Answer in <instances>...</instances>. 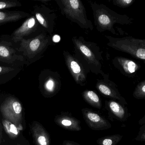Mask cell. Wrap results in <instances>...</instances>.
Segmentation results:
<instances>
[{
  "label": "cell",
  "mask_w": 145,
  "mask_h": 145,
  "mask_svg": "<svg viewBox=\"0 0 145 145\" xmlns=\"http://www.w3.org/2000/svg\"><path fill=\"white\" fill-rule=\"evenodd\" d=\"M74 56L82 63L87 73L103 75L101 62L103 60L100 48L96 43L86 41L82 36H74Z\"/></svg>",
  "instance_id": "cell-1"
},
{
  "label": "cell",
  "mask_w": 145,
  "mask_h": 145,
  "mask_svg": "<svg viewBox=\"0 0 145 145\" xmlns=\"http://www.w3.org/2000/svg\"><path fill=\"white\" fill-rule=\"evenodd\" d=\"M89 3L93 12L95 26L99 32L109 31L117 35L118 34L114 29V25H129L133 23V19L127 14L118 13L102 3L91 1Z\"/></svg>",
  "instance_id": "cell-2"
},
{
  "label": "cell",
  "mask_w": 145,
  "mask_h": 145,
  "mask_svg": "<svg viewBox=\"0 0 145 145\" xmlns=\"http://www.w3.org/2000/svg\"><path fill=\"white\" fill-rule=\"evenodd\" d=\"M52 43L50 34L42 31L33 37L20 40L19 51L29 66L42 58Z\"/></svg>",
  "instance_id": "cell-3"
},
{
  "label": "cell",
  "mask_w": 145,
  "mask_h": 145,
  "mask_svg": "<svg viewBox=\"0 0 145 145\" xmlns=\"http://www.w3.org/2000/svg\"><path fill=\"white\" fill-rule=\"evenodd\" d=\"M62 15L84 30H93V23L88 18L83 3L80 0H55Z\"/></svg>",
  "instance_id": "cell-4"
},
{
  "label": "cell",
  "mask_w": 145,
  "mask_h": 145,
  "mask_svg": "<svg viewBox=\"0 0 145 145\" xmlns=\"http://www.w3.org/2000/svg\"><path fill=\"white\" fill-rule=\"evenodd\" d=\"M105 37L108 41L106 44L110 47L145 61V39L132 36L116 37L105 35Z\"/></svg>",
  "instance_id": "cell-5"
},
{
  "label": "cell",
  "mask_w": 145,
  "mask_h": 145,
  "mask_svg": "<svg viewBox=\"0 0 145 145\" xmlns=\"http://www.w3.org/2000/svg\"><path fill=\"white\" fill-rule=\"evenodd\" d=\"M18 48V43L14 42L10 35H0V65L19 67L28 66Z\"/></svg>",
  "instance_id": "cell-6"
},
{
  "label": "cell",
  "mask_w": 145,
  "mask_h": 145,
  "mask_svg": "<svg viewBox=\"0 0 145 145\" xmlns=\"http://www.w3.org/2000/svg\"><path fill=\"white\" fill-rule=\"evenodd\" d=\"M38 80L40 89L45 96L56 94L61 88V77L57 72L44 70L40 73Z\"/></svg>",
  "instance_id": "cell-7"
},
{
  "label": "cell",
  "mask_w": 145,
  "mask_h": 145,
  "mask_svg": "<svg viewBox=\"0 0 145 145\" xmlns=\"http://www.w3.org/2000/svg\"><path fill=\"white\" fill-rule=\"evenodd\" d=\"M44 31L33 14L27 18L18 28L10 35L14 42L18 43L23 39L33 37L41 31Z\"/></svg>",
  "instance_id": "cell-8"
},
{
  "label": "cell",
  "mask_w": 145,
  "mask_h": 145,
  "mask_svg": "<svg viewBox=\"0 0 145 145\" xmlns=\"http://www.w3.org/2000/svg\"><path fill=\"white\" fill-rule=\"evenodd\" d=\"M33 14L44 31L51 35L55 28L57 14L53 10L43 4L36 5L33 7Z\"/></svg>",
  "instance_id": "cell-9"
},
{
  "label": "cell",
  "mask_w": 145,
  "mask_h": 145,
  "mask_svg": "<svg viewBox=\"0 0 145 145\" xmlns=\"http://www.w3.org/2000/svg\"><path fill=\"white\" fill-rule=\"evenodd\" d=\"M1 111L4 119L23 127L21 124L23 108L18 99L12 97L6 99L1 105Z\"/></svg>",
  "instance_id": "cell-10"
},
{
  "label": "cell",
  "mask_w": 145,
  "mask_h": 145,
  "mask_svg": "<svg viewBox=\"0 0 145 145\" xmlns=\"http://www.w3.org/2000/svg\"><path fill=\"white\" fill-rule=\"evenodd\" d=\"M63 54L66 66L75 82L80 86H85L88 73L82 63L68 51H64Z\"/></svg>",
  "instance_id": "cell-11"
},
{
  "label": "cell",
  "mask_w": 145,
  "mask_h": 145,
  "mask_svg": "<svg viewBox=\"0 0 145 145\" xmlns=\"http://www.w3.org/2000/svg\"><path fill=\"white\" fill-rule=\"evenodd\" d=\"M103 78L97 79L96 89L102 94L118 100L124 105L127 104L125 99L121 96L115 83L109 79V74H104Z\"/></svg>",
  "instance_id": "cell-12"
},
{
  "label": "cell",
  "mask_w": 145,
  "mask_h": 145,
  "mask_svg": "<svg viewBox=\"0 0 145 145\" xmlns=\"http://www.w3.org/2000/svg\"><path fill=\"white\" fill-rule=\"evenodd\" d=\"M112 62L116 69L123 75L128 77H135L140 68V66L135 61L121 56L115 57Z\"/></svg>",
  "instance_id": "cell-13"
},
{
  "label": "cell",
  "mask_w": 145,
  "mask_h": 145,
  "mask_svg": "<svg viewBox=\"0 0 145 145\" xmlns=\"http://www.w3.org/2000/svg\"><path fill=\"white\" fill-rule=\"evenodd\" d=\"M84 118L89 127L94 130H105L111 127L110 123L97 113L88 109L82 110Z\"/></svg>",
  "instance_id": "cell-14"
},
{
  "label": "cell",
  "mask_w": 145,
  "mask_h": 145,
  "mask_svg": "<svg viewBox=\"0 0 145 145\" xmlns=\"http://www.w3.org/2000/svg\"><path fill=\"white\" fill-rule=\"evenodd\" d=\"M107 104L110 111L118 121H126L130 117L131 115L128 108L120 102L110 100L108 101Z\"/></svg>",
  "instance_id": "cell-15"
},
{
  "label": "cell",
  "mask_w": 145,
  "mask_h": 145,
  "mask_svg": "<svg viewBox=\"0 0 145 145\" xmlns=\"http://www.w3.org/2000/svg\"><path fill=\"white\" fill-rule=\"evenodd\" d=\"M31 15V14L22 11L7 10L0 11V26L17 22L22 19L28 18Z\"/></svg>",
  "instance_id": "cell-16"
},
{
  "label": "cell",
  "mask_w": 145,
  "mask_h": 145,
  "mask_svg": "<svg viewBox=\"0 0 145 145\" xmlns=\"http://www.w3.org/2000/svg\"><path fill=\"white\" fill-rule=\"evenodd\" d=\"M31 132L36 145H50L49 135L40 124L34 123L31 127Z\"/></svg>",
  "instance_id": "cell-17"
},
{
  "label": "cell",
  "mask_w": 145,
  "mask_h": 145,
  "mask_svg": "<svg viewBox=\"0 0 145 145\" xmlns=\"http://www.w3.org/2000/svg\"><path fill=\"white\" fill-rule=\"evenodd\" d=\"M23 68L0 65V84L6 83L13 79L23 70Z\"/></svg>",
  "instance_id": "cell-18"
},
{
  "label": "cell",
  "mask_w": 145,
  "mask_h": 145,
  "mask_svg": "<svg viewBox=\"0 0 145 145\" xmlns=\"http://www.w3.org/2000/svg\"><path fill=\"white\" fill-rule=\"evenodd\" d=\"M55 122L63 128L73 131L81 130L80 122L73 117L66 115L59 116L55 118Z\"/></svg>",
  "instance_id": "cell-19"
},
{
  "label": "cell",
  "mask_w": 145,
  "mask_h": 145,
  "mask_svg": "<svg viewBox=\"0 0 145 145\" xmlns=\"http://www.w3.org/2000/svg\"><path fill=\"white\" fill-rule=\"evenodd\" d=\"M2 121L5 132L11 138H15L18 137L20 133V131L23 129V127H18L6 119H3Z\"/></svg>",
  "instance_id": "cell-20"
},
{
  "label": "cell",
  "mask_w": 145,
  "mask_h": 145,
  "mask_svg": "<svg viewBox=\"0 0 145 145\" xmlns=\"http://www.w3.org/2000/svg\"><path fill=\"white\" fill-rule=\"evenodd\" d=\"M84 99L89 104L95 108L100 109L101 107V102L97 94L91 90H85L82 94Z\"/></svg>",
  "instance_id": "cell-21"
},
{
  "label": "cell",
  "mask_w": 145,
  "mask_h": 145,
  "mask_svg": "<svg viewBox=\"0 0 145 145\" xmlns=\"http://www.w3.org/2000/svg\"><path fill=\"white\" fill-rule=\"evenodd\" d=\"M133 96L137 99H145V79L137 85L133 93Z\"/></svg>",
  "instance_id": "cell-22"
},
{
  "label": "cell",
  "mask_w": 145,
  "mask_h": 145,
  "mask_svg": "<svg viewBox=\"0 0 145 145\" xmlns=\"http://www.w3.org/2000/svg\"><path fill=\"white\" fill-rule=\"evenodd\" d=\"M123 136L120 135H115L108 136L101 139V145H116L122 139Z\"/></svg>",
  "instance_id": "cell-23"
},
{
  "label": "cell",
  "mask_w": 145,
  "mask_h": 145,
  "mask_svg": "<svg viewBox=\"0 0 145 145\" xmlns=\"http://www.w3.org/2000/svg\"><path fill=\"white\" fill-rule=\"evenodd\" d=\"M21 6V3L18 0H0V11Z\"/></svg>",
  "instance_id": "cell-24"
},
{
  "label": "cell",
  "mask_w": 145,
  "mask_h": 145,
  "mask_svg": "<svg viewBox=\"0 0 145 145\" xmlns=\"http://www.w3.org/2000/svg\"><path fill=\"white\" fill-rule=\"evenodd\" d=\"M135 0H113V5L122 8H127L133 5Z\"/></svg>",
  "instance_id": "cell-25"
},
{
  "label": "cell",
  "mask_w": 145,
  "mask_h": 145,
  "mask_svg": "<svg viewBox=\"0 0 145 145\" xmlns=\"http://www.w3.org/2000/svg\"><path fill=\"white\" fill-rule=\"evenodd\" d=\"M135 140L136 141L144 142L145 141V132L138 133Z\"/></svg>",
  "instance_id": "cell-26"
},
{
  "label": "cell",
  "mask_w": 145,
  "mask_h": 145,
  "mask_svg": "<svg viewBox=\"0 0 145 145\" xmlns=\"http://www.w3.org/2000/svg\"><path fill=\"white\" fill-rule=\"evenodd\" d=\"M52 40L53 42H59L60 40V37L58 35H54L53 37H52Z\"/></svg>",
  "instance_id": "cell-27"
},
{
  "label": "cell",
  "mask_w": 145,
  "mask_h": 145,
  "mask_svg": "<svg viewBox=\"0 0 145 145\" xmlns=\"http://www.w3.org/2000/svg\"><path fill=\"white\" fill-rule=\"evenodd\" d=\"M139 123L140 125H144V124L145 123V115L144 116V117L143 118H141L140 120L139 121Z\"/></svg>",
  "instance_id": "cell-28"
},
{
  "label": "cell",
  "mask_w": 145,
  "mask_h": 145,
  "mask_svg": "<svg viewBox=\"0 0 145 145\" xmlns=\"http://www.w3.org/2000/svg\"><path fill=\"white\" fill-rule=\"evenodd\" d=\"M145 132V123L144 125H142L139 129V133H143Z\"/></svg>",
  "instance_id": "cell-29"
},
{
  "label": "cell",
  "mask_w": 145,
  "mask_h": 145,
  "mask_svg": "<svg viewBox=\"0 0 145 145\" xmlns=\"http://www.w3.org/2000/svg\"><path fill=\"white\" fill-rule=\"evenodd\" d=\"M51 1V0H42V1H40L39 0V1L45 3L46 2L49 1Z\"/></svg>",
  "instance_id": "cell-30"
},
{
  "label": "cell",
  "mask_w": 145,
  "mask_h": 145,
  "mask_svg": "<svg viewBox=\"0 0 145 145\" xmlns=\"http://www.w3.org/2000/svg\"><path fill=\"white\" fill-rule=\"evenodd\" d=\"M66 145H74L72 144H71V143H67V144H66Z\"/></svg>",
  "instance_id": "cell-31"
},
{
  "label": "cell",
  "mask_w": 145,
  "mask_h": 145,
  "mask_svg": "<svg viewBox=\"0 0 145 145\" xmlns=\"http://www.w3.org/2000/svg\"><path fill=\"white\" fill-rule=\"evenodd\" d=\"M1 131H0V135H1Z\"/></svg>",
  "instance_id": "cell-32"
},
{
  "label": "cell",
  "mask_w": 145,
  "mask_h": 145,
  "mask_svg": "<svg viewBox=\"0 0 145 145\" xmlns=\"http://www.w3.org/2000/svg\"></svg>",
  "instance_id": "cell-33"
}]
</instances>
